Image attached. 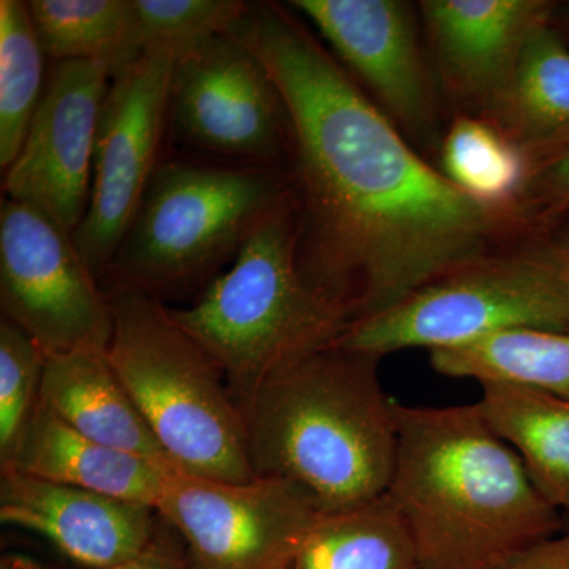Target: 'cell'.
I'll return each instance as SVG.
<instances>
[{
    "label": "cell",
    "mask_w": 569,
    "mask_h": 569,
    "mask_svg": "<svg viewBox=\"0 0 569 569\" xmlns=\"http://www.w3.org/2000/svg\"><path fill=\"white\" fill-rule=\"evenodd\" d=\"M542 0H427L430 40L448 84L490 107L511 78L531 33L550 22Z\"/></svg>",
    "instance_id": "cell-15"
},
{
    "label": "cell",
    "mask_w": 569,
    "mask_h": 569,
    "mask_svg": "<svg viewBox=\"0 0 569 569\" xmlns=\"http://www.w3.org/2000/svg\"><path fill=\"white\" fill-rule=\"evenodd\" d=\"M492 569H569V530L519 549Z\"/></svg>",
    "instance_id": "cell-28"
},
{
    "label": "cell",
    "mask_w": 569,
    "mask_h": 569,
    "mask_svg": "<svg viewBox=\"0 0 569 569\" xmlns=\"http://www.w3.org/2000/svg\"><path fill=\"white\" fill-rule=\"evenodd\" d=\"M378 366L336 343L266 378L239 403L254 475L296 482L325 512L385 496L397 422Z\"/></svg>",
    "instance_id": "cell-3"
},
{
    "label": "cell",
    "mask_w": 569,
    "mask_h": 569,
    "mask_svg": "<svg viewBox=\"0 0 569 569\" xmlns=\"http://www.w3.org/2000/svg\"><path fill=\"white\" fill-rule=\"evenodd\" d=\"M28 7L52 62H102L112 78L144 52L133 0H31Z\"/></svg>",
    "instance_id": "cell-22"
},
{
    "label": "cell",
    "mask_w": 569,
    "mask_h": 569,
    "mask_svg": "<svg viewBox=\"0 0 569 569\" xmlns=\"http://www.w3.org/2000/svg\"><path fill=\"white\" fill-rule=\"evenodd\" d=\"M178 52L151 48L111 78L93 148L89 208L73 241L103 282L160 162L170 127L171 80Z\"/></svg>",
    "instance_id": "cell-10"
},
{
    "label": "cell",
    "mask_w": 569,
    "mask_h": 569,
    "mask_svg": "<svg viewBox=\"0 0 569 569\" xmlns=\"http://www.w3.org/2000/svg\"><path fill=\"white\" fill-rule=\"evenodd\" d=\"M47 59L28 2L0 0V167L3 171L20 152L43 99Z\"/></svg>",
    "instance_id": "cell-23"
},
{
    "label": "cell",
    "mask_w": 569,
    "mask_h": 569,
    "mask_svg": "<svg viewBox=\"0 0 569 569\" xmlns=\"http://www.w3.org/2000/svg\"><path fill=\"white\" fill-rule=\"evenodd\" d=\"M137 501L156 508L174 468L91 440L39 402L0 471Z\"/></svg>",
    "instance_id": "cell-16"
},
{
    "label": "cell",
    "mask_w": 569,
    "mask_h": 569,
    "mask_svg": "<svg viewBox=\"0 0 569 569\" xmlns=\"http://www.w3.org/2000/svg\"><path fill=\"white\" fill-rule=\"evenodd\" d=\"M512 328L569 335V299L548 247L481 257L348 326L337 346L383 358L440 350Z\"/></svg>",
    "instance_id": "cell-7"
},
{
    "label": "cell",
    "mask_w": 569,
    "mask_h": 569,
    "mask_svg": "<svg viewBox=\"0 0 569 569\" xmlns=\"http://www.w3.org/2000/svg\"><path fill=\"white\" fill-rule=\"evenodd\" d=\"M189 569H287L323 508L282 478L217 481L173 473L156 505Z\"/></svg>",
    "instance_id": "cell-9"
},
{
    "label": "cell",
    "mask_w": 569,
    "mask_h": 569,
    "mask_svg": "<svg viewBox=\"0 0 569 569\" xmlns=\"http://www.w3.org/2000/svg\"><path fill=\"white\" fill-rule=\"evenodd\" d=\"M287 569H422L417 546L388 493L323 512Z\"/></svg>",
    "instance_id": "cell-20"
},
{
    "label": "cell",
    "mask_w": 569,
    "mask_h": 569,
    "mask_svg": "<svg viewBox=\"0 0 569 569\" xmlns=\"http://www.w3.org/2000/svg\"><path fill=\"white\" fill-rule=\"evenodd\" d=\"M13 569H48L40 561L28 556H9Z\"/></svg>",
    "instance_id": "cell-30"
},
{
    "label": "cell",
    "mask_w": 569,
    "mask_h": 569,
    "mask_svg": "<svg viewBox=\"0 0 569 569\" xmlns=\"http://www.w3.org/2000/svg\"><path fill=\"white\" fill-rule=\"evenodd\" d=\"M441 376L479 385H512L569 399V335L512 328L463 346L429 351Z\"/></svg>",
    "instance_id": "cell-19"
},
{
    "label": "cell",
    "mask_w": 569,
    "mask_h": 569,
    "mask_svg": "<svg viewBox=\"0 0 569 569\" xmlns=\"http://www.w3.org/2000/svg\"><path fill=\"white\" fill-rule=\"evenodd\" d=\"M441 164L448 181L479 203L497 209L522 194L529 152L493 123L462 116L445 137Z\"/></svg>",
    "instance_id": "cell-24"
},
{
    "label": "cell",
    "mask_w": 569,
    "mask_h": 569,
    "mask_svg": "<svg viewBox=\"0 0 569 569\" xmlns=\"http://www.w3.org/2000/svg\"><path fill=\"white\" fill-rule=\"evenodd\" d=\"M0 307L44 353L107 351L114 317L111 299L73 236L47 213L2 198Z\"/></svg>",
    "instance_id": "cell-8"
},
{
    "label": "cell",
    "mask_w": 569,
    "mask_h": 569,
    "mask_svg": "<svg viewBox=\"0 0 569 569\" xmlns=\"http://www.w3.org/2000/svg\"><path fill=\"white\" fill-rule=\"evenodd\" d=\"M43 348L20 326L0 321V468L13 458L18 441L40 402Z\"/></svg>",
    "instance_id": "cell-26"
},
{
    "label": "cell",
    "mask_w": 569,
    "mask_h": 569,
    "mask_svg": "<svg viewBox=\"0 0 569 569\" xmlns=\"http://www.w3.org/2000/svg\"><path fill=\"white\" fill-rule=\"evenodd\" d=\"M142 50L168 48L182 54L223 36L246 13L241 0H133Z\"/></svg>",
    "instance_id": "cell-25"
},
{
    "label": "cell",
    "mask_w": 569,
    "mask_h": 569,
    "mask_svg": "<svg viewBox=\"0 0 569 569\" xmlns=\"http://www.w3.org/2000/svg\"><path fill=\"white\" fill-rule=\"evenodd\" d=\"M298 247L293 193L194 305L171 309L183 331L220 367L238 406L271 373L336 346L351 325L342 309L307 283Z\"/></svg>",
    "instance_id": "cell-4"
},
{
    "label": "cell",
    "mask_w": 569,
    "mask_h": 569,
    "mask_svg": "<svg viewBox=\"0 0 569 569\" xmlns=\"http://www.w3.org/2000/svg\"><path fill=\"white\" fill-rule=\"evenodd\" d=\"M557 241L568 242L569 244V228H567V231H565V233L561 234L560 238L557 239Z\"/></svg>",
    "instance_id": "cell-32"
},
{
    "label": "cell",
    "mask_w": 569,
    "mask_h": 569,
    "mask_svg": "<svg viewBox=\"0 0 569 569\" xmlns=\"http://www.w3.org/2000/svg\"><path fill=\"white\" fill-rule=\"evenodd\" d=\"M548 247L550 258H552L553 264H556L557 271L561 282L565 284L569 299V244L568 242L553 241Z\"/></svg>",
    "instance_id": "cell-29"
},
{
    "label": "cell",
    "mask_w": 569,
    "mask_h": 569,
    "mask_svg": "<svg viewBox=\"0 0 569 569\" xmlns=\"http://www.w3.org/2000/svg\"><path fill=\"white\" fill-rule=\"evenodd\" d=\"M0 520L32 531L84 569H189L156 508L0 471Z\"/></svg>",
    "instance_id": "cell-12"
},
{
    "label": "cell",
    "mask_w": 569,
    "mask_h": 569,
    "mask_svg": "<svg viewBox=\"0 0 569 569\" xmlns=\"http://www.w3.org/2000/svg\"><path fill=\"white\" fill-rule=\"evenodd\" d=\"M293 194L288 167L176 157L160 162L104 276V290L162 301L211 283Z\"/></svg>",
    "instance_id": "cell-5"
},
{
    "label": "cell",
    "mask_w": 569,
    "mask_h": 569,
    "mask_svg": "<svg viewBox=\"0 0 569 569\" xmlns=\"http://www.w3.org/2000/svg\"><path fill=\"white\" fill-rule=\"evenodd\" d=\"M108 295V358L171 466L217 481L257 478L244 417L211 355L160 299L130 288Z\"/></svg>",
    "instance_id": "cell-6"
},
{
    "label": "cell",
    "mask_w": 569,
    "mask_h": 569,
    "mask_svg": "<svg viewBox=\"0 0 569 569\" xmlns=\"http://www.w3.org/2000/svg\"><path fill=\"white\" fill-rule=\"evenodd\" d=\"M40 403L91 440L173 467L119 380L107 351L47 355Z\"/></svg>",
    "instance_id": "cell-17"
},
{
    "label": "cell",
    "mask_w": 569,
    "mask_h": 569,
    "mask_svg": "<svg viewBox=\"0 0 569 569\" xmlns=\"http://www.w3.org/2000/svg\"><path fill=\"white\" fill-rule=\"evenodd\" d=\"M340 66L376 93L407 129L427 132L436 97L413 11L397 0H295Z\"/></svg>",
    "instance_id": "cell-14"
},
{
    "label": "cell",
    "mask_w": 569,
    "mask_h": 569,
    "mask_svg": "<svg viewBox=\"0 0 569 569\" xmlns=\"http://www.w3.org/2000/svg\"><path fill=\"white\" fill-rule=\"evenodd\" d=\"M170 129L186 148L222 162L288 163L290 121L263 62L230 33L176 59Z\"/></svg>",
    "instance_id": "cell-11"
},
{
    "label": "cell",
    "mask_w": 569,
    "mask_h": 569,
    "mask_svg": "<svg viewBox=\"0 0 569 569\" xmlns=\"http://www.w3.org/2000/svg\"><path fill=\"white\" fill-rule=\"evenodd\" d=\"M228 33L263 62L287 107L299 269L351 323L486 257L497 209L417 156L287 7L249 2Z\"/></svg>",
    "instance_id": "cell-1"
},
{
    "label": "cell",
    "mask_w": 569,
    "mask_h": 569,
    "mask_svg": "<svg viewBox=\"0 0 569 569\" xmlns=\"http://www.w3.org/2000/svg\"><path fill=\"white\" fill-rule=\"evenodd\" d=\"M477 407L522 460L535 488L569 512V399L512 385H482Z\"/></svg>",
    "instance_id": "cell-18"
},
{
    "label": "cell",
    "mask_w": 569,
    "mask_h": 569,
    "mask_svg": "<svg viewBox=\"0 0 569 569\" xmlns=\"http://www.w3.org/2000/svg\"><path fill=\"white\" fill-rule=\"evenodd\" d=\"M397 449L388 496L417 546L422 569H492L561 530L507 441L477 403L396 402Z\"/></svg>",
    "instance_id": "cell-2"
},
{
    "label": "cell",
    "mask_w": 569,
    "mask_h": 569,
    "mask_svg": "<svg viewBox=\"0 0 569 569\" xmlns=\"http://www.w3.org/2000/svg\"><path fill=\"white\" fill-rule=\"evenodd\" d=\"M529 176L522 194L531 213L545 222L569 213V132L527 148Z\"/></svg>",
    "instance_id": "cell-27"
},
{
    "label": "cell",
    "mask_w": 569,
    "mask_h": 569,
    "mask_svg": "<svg viewBox=\"0 0 569 569\" xmlns=\"http://www.w3.org/2000/svg\"><path fill=\"white\" fill-rule=\"evenodd\" d=\"M489 111L520 146L569 132V50L550 22L531 33Z\"/></svg>",
    "instance_id": "cell-21"
},
{
    "label": "cell",
    "mask_w": 569,
    "mask_h": 569,
    "mask_svg": "<svg viewBox=\"0 0 569 569\" xmlns=\"http://www.w3.org/2000/svg\"><path fill=\"white\" fill-rule=\"evenodd\" d=\"M0 569H13V567H11V561L9 559V556L3 557L2 563H0Z\"/></svg>",
    "instance_id": "cell-31"
},
{
    "label": "cell",
    "mask_w": 569,
    "mask_h": 569,
    "mask_svg": "<svg viewBox=\"0 0 569 569\" xmlns=\"http://www.w3.org/2000/svg\"><path fill=\"white\" fill-rule=\"evenodd\" d=\"M110 84L102 62L52 63L20 152L3 171V197L39 209L71 234L91 200L97 127Z\"/></svg>",
    "instance_id": "cell-13"
}]
</instances>
